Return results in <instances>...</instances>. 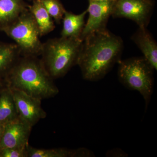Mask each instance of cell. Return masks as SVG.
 Masks as SVG:
<instances>
[{"label":"cell","mask_w":157,"mask_h":157,"mask_svg":"<svg viewBox=\"0 0 157 157\" xmlns=\"http://www.w3.org/2000/svg\"><path fill=\"white\" fill-rule=\"evenodd\" d=\"M123 42L107 29L89 34L82 40L77 65L85 80L104 78L121 60Z\"/></svg>","instance_id":"1"},{"label":"cell","mask_w":157,"mask_h":157,"mask_svg":"<svg viewBox=\"0 0 157 157\" xmlns=\"http://www.w3.org/2000/svg\"><path fill=\"white\" fill-rule=\"evenodd\" d=\"M5 78L11 89L21 91L41 101L59 93L53 78L38 57L21 56Z\"/></svg>","instance_id":"2"},{"label":"cell","mask_w":157,"mask_h":157,"mask_svg":"<svg viewBox=\"0 0 157 157\" xmlns=\"http://www.w3.org/2000/svg\"><path fill=\"white\" fill-rule=\"evenodd\" d=\"M82 42L80 38L61 37L43 43L40 59L52 78L65 76L77 65Z\"/></svg>","instance_id":"3"},{"label":"cell","mask_w":157,"mask_h":157,"mask_svg":"<svg viewBox=\"0 0 157 157\" xmlns=\"http://www.w3.org/2000/svg\"><path fill=\"white\" fill-rule=\"evenodd\" d=\"M118 76L127 88L140 93L145 100L146 107L153 90L155 69L144 57L120 60Z\"/></svg>","instance_id":"4"},{"label":"cell","mask_w":157,"mask_h":157,"mask_svg":"<svg viewBox=\"0 0 157 157\" xmlns=\"http://www.w3.org/2000/svg\"><path fill=\"white\" fill-rule=\"evenodd\" d=\"M0 31L14 40L21 56H41L43 43L39 39L40 32L36 22L29 9L9 25L1 28Z\"/></svg>","instance_id":"5"},{"label":"cell","mask_w":157,"mask_h":157,"mask_svg":"<svg viewBox=\"0 0 157 157\" xmlns=\"http://www.w3.org/2000/svg\"><path fill=\"white\" fill-rule=\"evenodd\" d=\"M151 0H116L111 16L132 20L140 27L147 28L152 11Z\"/></svg>","instance_id":"6"},{"label":"cell","mask_w":157,"mask_h":157,"mask_svg":"<svg viewBox=\"0 0 157 157\" xmlns=\"http://www.w3.org/2000/svg\"><path fill=\"white\" fill-rule=\"evenodd\" d=\"M87 9L89 17L82 33L80 39L91 33L106 29L109 17L111 16L115 2L91 1Z\"/></svg>","instance_id":"7"},{"label":"cell","mask_w":157,"mask_h":157,"mask_svg":"<svg viewBox=\"0 0 157 157\" xmlns=\"http://www.w3.org/2000/svg\"><path fill=\"white\" fill-rule=\"evenodd\" d=\"M10 89L13 94L18 117L33 127L40 120L46 117L47 113L42 108L41 100L21 91Z\"/></svg>","instance_id":"8"},{"label":"cell","mask_w":157,"mask_h":157,"mask_svg":"<svg viewBox=\"0 0 157 157\" xmlns=\"http://www.w3.org/2000/svg\"><path fill=\"white\" fill-rule=\"evenodd\" d=\"M32 128L19 117L5 124L0 140V150L26 147Z\"/></svg>","instance_id":"9"},{"label":"cell","mask_w":157,"mask_h":157,"mask_svg":"<svg viewBox=\"0 0 157 157\" xmlns=\"http://www.w3.org/2000/svg\"><path fill=\"white\" fill-rule=\"evenodd\" d=\"M132 39L143 54L144 57L157 70V44L146 28L139 27Z\"/></svg>","instance_id":"10"},{"label":"cell","mask_w":157,"mask_h":157,"mask_svg":"<svg viewBox=\"0 0 157 157\" xmlns=\"http://www.w3.org/2000/svg\"><path fill=\"white\" fill-rule=\"evenodd\" d=\"M27 157H87L94 156L92 151L85 148L75 150L59 148H35L29 145L27 147Z\"/></svg>","instance_id":"11"},{"label":"cell","mask_w":157,"mask_h":157,"mask_svg":"<svg viewBox=\"0 0 157 157\" xmlns=\"http://www.w3.org/2000/svg\"><path fill=\"white\" fill-rule=\"evenodd\" d=\"M28 6L24 0H0V28L13 22Z\"/></svg>","instance_id":"12"},{"label":"cell","mask_w":157,"mask_h":157,"mask_svg":"<svg viewBox=\"0 0 157 157\" xmlns=\"http://www.w3.org/2000/svg\"><path fill=\"white\" fill-rule=\"evenodd\" d=\"M87 13V10L78 14L66 11L62 19L63 26L61 37L80 38L85 24V17Z\"/></svg>","instance_id":"13"},{"label":"cell","mask_w":157,"mask_h":157,"mask_svg":"<svg viewBox=\"0 0 157 157\" xmlns=\"http://www.w3.org/2000/svg\"><path fill=\"white\" fill-rule=\"evenodd\" d=\"M28 9L36 22L40 37L45 36L54 30V21L40 0H33L32 5H29Z\"/></svg>","instance_id":"14"},{"label":"cell","mask_w":157,"mask_h":157,"mask_svg":"<svg viewBox=\"0 0 157 157\" xmlns=\"http://www.w3.org/2000/svg\"><path fill=\"white\" fill-rule=\"evenodd\" d=\"M21 56L15 43L0 42V77L5 78Z\"/></svg>","instance_id":"15"},{"label":"cell","mask_w":157,"mask_h":157,"mask_svg":"<svg viewBox=\"0 0 157 157\" xmlns=\"http://www.w3.org/2000/svg\"><path fill=\"white\" fill-rule=\"evenodd\" d=\"M11 90L8 86L0 94V124H5L18 117Z\"/></svg>","instance_id":"16"},{"label":"cell","mask_w":157,"mask_h":157,"mask_svg":"<svg viewBox=\"0 0 157 157\" xmlns=\"http://www.w3.org/2000/svg\"><path fill=\"white\" fill-rule=\"evenodd\" d=\"M54 21L61 22L66 10L59 0H40Z\"/></svg>","instance_id":"17"},{"label":"cell","mask_w":157,"mask_h":157,"mask_svg":"<svg viewBox=\"0 0 157 157\" xmlns=\"http://www.w3.org/2000/svg\"><path fill=\"white\" fill-rule=\"evenodd\" d=\"M27 146L23 148H4L0 150V157H27Z\"/></svg>","instance_id":"18"},{"label":"cell","mask_w":157,"mask_h":157,"mask_svg":"<svg viewBox=\"0 0 157 157\" xmlns=\"http://www.w3.org/2000/svg\"><path fill=\"white\" fill-rule=\"evenodd\" d=\"M113 153H115V154L113 155V156L117 157L118 156V155H119V157H124L125 156L124 155H128L127 154L121 150L119 149H113L112 150L109 151V152H107V156Z\"/></svg>","instance_id":"19"},{"label":"cell","mask_w":157,"mask_h":157,"mask_svg":"<svg viewBox=\"0 0 157 157\" xmlns=\"http://www.w3.org/2000/svg\"><path fill=\"white\" fill-rule=\"evenodd\" d=\"M7 86V85L5 78L0 77V94L2 91Z\"/></svg>","instance_id":"20"},{"label":"cell","mask_w":157,"mask_h":157,"mask_svg":"<svg viewBox=\"0 0 157 157\" xmlns=\"http://www.w3.org/2000/svg\"><path fill=\"white\" fill-rule=\"evenodd\" d=\"M4 125L0 124V140L2 135L3 131H4Z\"/></svg>","instance_id":"21"},{"label":"cell","mask_w":157,"mask_h":157,"mask_svg":"<svg viewBox=\"0 0 157 157\" xmlns=\"http://www.w3.org/2000/svg\"><path fill=\"white\" fill-rule=\"evenodd\" d=\"M112 1V2H115V1H116V0H89V1Z\"/></svg>","instance_id":"22"}]
</instances>
